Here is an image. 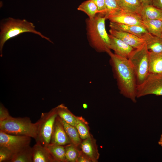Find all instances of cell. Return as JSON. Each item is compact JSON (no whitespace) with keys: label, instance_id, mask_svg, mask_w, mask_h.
Returning <instances> with one entry per match:
<instances>
[{"label":"cell","instance_id":"cell-10","mask_svg":"<svg viewBox=\"0 0 162 162\" xmlns=\"http://www.w3.org/2000/svg\"><path fill=\"white\" fill-rule=\"evenodd\" d=\"M70 143L71 141L57 116L54 124L50 143L64 146Z\"/></svg>","mask_w":162,"mask_h":162},{"label":"cell","instance_id":"cell-33","mask_svg":"<svg viewBox=\"0 0 162 162\" xmlns=\"http://www.w3.org/2000/svg\"><path fill=\"white\" fill-rule=\"evenodd\" d=\"M152 4L157 8L162 10V0H152Z\"/></svg>","mask_w":162,"mask_h":162},{"label":"cell","instance_id":"cell-26","mask_svg":"<svg viewBox=\"0 0 162 162\" xmlns=\"http://www.w3.org/2000/svg\"><path fill=\"white\" fill-rule=\"evenodd\" d=\"M75 127L82 140L91 136L89 133L88 123L81 116H77L76 123Z\"/></svg>","mask_w":162,"mask_h":162},{"label":"cell","instance_id":"cell-32","mask_svg":"<svg viewBox=\"0 0 162 162\" xmlns=\"http://www.w3.org/2000/svg\"><path fill=\"white\" fill-rule=\"evenodd\" d=\"M92 162L91 160L81 151L77 162Z\"/></svg>","mask_w":162,"mask_h":162},{"label":"cell","instance_id":"cell-18","mask_svg":"<svg viewBox=\"0 0 162 162\" xmlns=\"http://www.w3.org/2000/svg\"><path fill=\"white\" fill-rule=\"evenodd\" d=\"M149 72L162 74V52L155 53L149 51Z\"/></svg>","mask_w":162,"mask_h":162},{"label":"cell","instance_id":"cell-6","mask_svg":"<svg viewBox=\"0 0 162 162\" xmlns=\"http://www.w3.org/2000/svg\"><path fill=\"white\" fill-rule=\"evenodd\" d=\"M58 116L56 107L49 112L42 113L40 119L36 122L37 124L36 142L46 146L50 142L53 128Z\"/></svg>","mask_w":162,"mask_h":162},{"label":"cell","instance_id":"cell-13","mask_svg":"<svg viewBox=\"0 0 162 162\" xmlns=\"http://www.w3.org/2000/svg\"><path fill=\"white\" fill-rule=\"evenodd\" d=\"M109 36L110 49L112 50L116 55L128 58L134 49L122 40L110 34Z\"/></svg>","mask_w":162,"mask_h":162},{"label":"cell","instance_id":"cell-7","mask_svg":"<svg viewBox=\"0 0 162 162\" xmlns=\"http://www.w3.org/2000/svg\"><path fill=\"white\" fill-rule=\"evenodd\" d=\"M136 89L137 98L150 94L162 96V74L149 73Z\"/></svg>","mask_w":162,"mask_h":162},{"label":"cell","instance_id":"cell-14","mask_svg":"<svg viewBox=\"0 0 162 162\" xmlns=\"http://www.w3.org/2000/svg\"><path fill=\"white\" fill-rule=\"evenodd\" d=\"M80 146L82 152L91 160L92 162L98 161L100 154L96 140L91 135L83 140Z\"/></svg>","mask_w":162,"mask_h":162},{"label":"cell","instance_id":"cell-11","mask_svg":"<svg viewBox=\"0 0 162 162\" xmlns=\"http://www.w3.org/2000/svg\"><path fill=\"white\" fill-rule=\"evenodd\" d=\"M109 25L111 28L127 32L142 38L149 33L144 26L126 25L110 22Z\"/></svg>","mask_w":162,"mask_h":162},{"label":"cell","instance_id":"cell-19","mask_svg":"<svg viewBox=\"0 0 162 162\" xmlns=\"http://www.w3.org/2000/svg\"><path fill=\"white\" fill-rule=\"evenodd\" d=\"M58 116L66 123L75 126L77 117L74 116L64 104L56 107Z\"/></svg>","mask_w":162,"mask_h":162},{"label":"cell","instance_id":"cell-23","mask_svg":"<svg viewBox=\"0 0 162 162\" xmlns=\"http://www.w3.org/2000/svg\"><path fill=\"white\" fill-rule=\"evenodd\" d=\"M143 23L152 34L162 37V20L153 19L143 20Z\"/></svg>","mask_w":162,"mask_h":162},{"label":"cell","instance_id":"cell-28","mask_svg":"<svg viewBox=\"0 0 162 162\" xmlns=\"http://www.w3.org/2000/svg\"><path fill=\"white\" fill-rule=\"evenodd\" d=\"M14 154L9 149L0 146V162H11Z\"/></svg>","mask_w":162,"mask_h":162},{"label":"cell","instance_id":"cell-2","mask_svg":"<svg viewBox=\"0 0 162 162\" xmlns=\"http://www.w3.org/2000/svg\"><path fill=\"white\" fill-rule=\"evenodd\" d=\"M106 16L98 14L92 19L86 20V34L90 46L99 52H106L110 50V39L106 30Z\"/></svg>","mask_w":162,"mask_h":162},{"label":"cell","instance_id":"cell-16","mask_svg":"<svg viewBox=\"0 0 162 162\" xmlns=\"http://www.w3.org/2000/svg\"><path fill=\"white\" fill-rule=\"evenodd\" d=\"M140 15L142 20H162V10L157 8L152 4L143 5Z\"/></svg>","mask_w":162,"mask_h":162},{"label":"cell","instance_id":"cell-1","mask_svg":"<svg viewBox=\"0 0 162 162\" xmlns=\"http://www.w3.org/2000/svg\"><path fill=\"white\" fill-rule=\"evenodd\" d=\"M120 93L133 102H136L137 83L133 68L128 58L118 56L111 50L107 53Z\"/></svg>","mask_w":162,"mask_h":162},{"label":"cell","instance_id":"cell-8","mask_svg":"<svg viewBox=\"0 0 162 162\" xmlns=\"http://www.w3.org/2000/svg\"><path fill=\"white\" fill-rule=\"evenodd\" d=\"M31 138L8 134L0 131V146L7 148L14 153L30 145Z\"/></svg>","mask_w":162,"mask_h":162},{"label":"cell","instance_id":"cell-24","mask_svg":"<svg viewBox=\"0 0 162 162\" xmlns=\"http://www.w3.org/2000/svg\"><path fill=\"white\" fill-rule=\"evenodd\" d=\"M46 147L57 162H67L63 146L50 143Z\"/></svg>","mask_w":162,"mask_h":162},{"label":"cell","instance_id":"cell-36","mask_svg":"<svg viewBox=\"0 0 162 162\" xmlns=\"http://www.w3.org/2000/svg\"><path fill=\"white\" fill-rule=\"evenodd\" d=\"M83 106L84 108H86L87 107V105L86 104H84L83 105Z\"/></svg>","mask_w":162,"mask_h":162},{"label":"cell","instance_id":"cell-30","mask_svg":"<svg viewBox=\"0 0 162 162\" xmlns=\"http://www.w3.org/2000/svg\"><path fill=\"white\" fill-rule=\"evenodd\" d=\"M96 5L98 9V14L106 16L107 10L105 0H92Z\"/></svg>","mask_w":162,"mask_h":162},{"label":"cell","instance_id":"cell-29","mask_svg":"<svg viewBox=\"0 0 162 162\" xmlns=\"http://www.w3.org/2000/svg\"><path fill=\"white\" fill-rule=\"evenodd\" d=\"M106 6L107 16L117 11L122 10L119 6L118 0H105Z\"/></svg>","mask_w":162,"mask_h":162},{"label":"cell","instance_id":"cell-31","mask_svg":"<svg viewBox=\"0 0 162 162\" xmlns=\"http://www.w3.org/2000/svg\"><path fill=\"white\" fill-rule=\"evenodd\" d=\"M11 116L10 115L8 109L3 104L0 103V121L5 120Z\"/></svg>","mask_w":162,"mask_h":162},{"label":"cell","instance_id":"cell-5","mask_svg":"<svg viewBox=\"0 0 162 162\" xmlns=\"http://www.w3.org/2000/svg\"><path fill=\"white\" fill-rule=\"evenodd\" d=\"M134 71L137 85L142 83L149 74V51L145 43L134 49L128 58Z\"/></svg>","mask_w":162,"mask_h":162},{"label":"cell","instance_id":"cell-9","mask_svg":"<svg viewBox=\"0 0 162 162\" xmlns=\"http://www.w3.org/2000/svg\"><path fill=\"white\" fill-rule=\"evenodd\" d=\"M110 22L129 25L144 26L140 14L121 10L111 14L106 17Z\"/></svg>","mask_w":162,"mask_h":162},{"label":"cell","instance_id":"cell-4","mask_svg":"<svg viewBox=\"0 0 162 162\" xmlns=\"http://www.w3.org/2000/svg\"><path fill=\"white\" fill-rule=\"evenodd\" d=\"M37 124L32 122L29 117L10 116L0 121V131L11 134L25 136L36 139Z\"/></svg>","mask_w":162,"mask_h":162},{"label":"cell","instance_id":"cell-22","mask_svg":"<svg viewBox=\"0 0 162 162\" xmlns=\"http://www.w3.org/2000/svg\"><path fill=\"white\" fill-rule=\"evenodd\" d=\"M59 118L71 141V143L77 147L80 146L82 140L81 139L76 128L66 123L60 118Z\"/></svg>","mask_w":162,"mask_h":162},{"label":"cell","instance_id":"cell-15","mask_svg":"<svg viewBox=\"0 0 162 162\" xmlns=\"http://www.w3.org/2000/svg\"><path fill=\"white\" fill-rule=\"evenodd\" d=\"M32 147L33 162H57L46 146L37 142Z\"/></svg>","mask_w":162,"mask_h":162},{"label":"cell","instance_id":"cell-3","mask_svg":"<svg viewBox=\"0 0 162 162\" xmlns=\"http://www.w3.org/2000/svg\"><path fill=\"white\" fill-rule=\"evenodd\" d=\"M0 32V56H2V51L5 43L8 40L20 34L25 32H31L38 34L52 43L50 39L43 35L35 29L34 24L25 19H15L9 17L1 23Z\"/></svg>","mask_w":162,"mask_h":162},{"label":"cell","instance_id":"cell-21","mask_svg":"<svg viewBox=\"0 0 162 162\" xmlns=\"http://www.w3.org/2000/svg\"><path fill=\"white\" fill-rule=\"evenodd\" d=\"M122 10L140 14L143 5L140 0H118Z\"/></svg>","mask_w":162,"mask_h":162},{"label":"cell","instance_id":"cell-20","mask_svg":"<svg viewBox=\"0 0 162 162\" xmlns=\"http://www.w3.org/2000/svg\"><path fill=\"white\" fill-rule=\"evenodd\" d=\"M11 162H33L32 147L28 145L14 153Z\"/></svg>","mask_w":162,"mask_h":162},{"label":"cell","instance_id":"cell-27","mask_svg":"<svg viewBox=\"0 0 162 162\" xmlns=\"http://www.w3.org/2000/svg\"><path fill=\"white\" fill-rule=\"evenodd\" d=\"M65 147L67 162H77L81 152L78 147L71 143L66 145Z\"/></svg>","mask_w":162,"mask_h":162},{"label":"cell","instance_id":"cell-25","mask_svg":"<svg viewBox=\"0 0 162 162\" xmlns=\"http://www.w3.org/2000/svg\"><path fill=\"white\" fill-rule=\"evenodd\" d=\"M77 9L86 14L90 19L94 18L98 14L97 6L92 0L83 2L78 6Z\"/></svg>","mask_w":162,"mask_h":162},{"label":"cell","instance_id":"cell-34","mask_svg":"<svg viewBox=\"0 0 162 162\" xmlns=\"http://www.w3.org/2000/svg\"><path fill=\"white\" fill-rule=\"evenodd\" d=\"M143 5L152 4V0H140Z\"/></svg>","mask_w":162,"mask_h":162},{"label":"cell","instance_id":"cell-12","mask_svg":"<svg viewBox=\"0 0 162 162\" xmlns=\"http://www.w3.org/2000/svg\"><path fill=\"white\" fill-rule=\"evenodd\" d=\"M109 32L110 35L122 40L134 49L140 47L145 44L144 39L127 32L112 28Z\"/></svg>","mask_w":162,"mask_h":162},{"label":"cell","instance_id":"cell-17","mask_svg":"<svg viewBox=\"0 0 162 162\" xmlns=\"http://www.w3.org/2000/svg\"><path fill=\"white\" fill-rule=\"evenodd\" d=\"M143 39L149 51L155 53L162 52V37L154 36L149 33Z\"/></svg>","mask_w":162,"mask_h":162},{"label":"cell","instance_id":"cell-35","mask_svg":"<svg viewBox=\"0 0 162 162\" xmlns=\"http://www.w3.org/2000/svg\"><path fill=\"white\" fill-rule=\"evenodd\" d=\"M158 144L162 147V134L161 135L160 139L158 142Z\"/></svg>","mask_w":162,"mask_h":162}]
</instances>
